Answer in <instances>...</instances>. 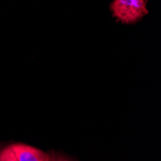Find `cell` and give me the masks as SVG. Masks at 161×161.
<instances>
[{
  "mask_svg": "<svg viewBox=\"0 0 161 161\" xmlns=\"http://www.w3.org/2000/svg\"><path fill=\"white\" fill-rule=\"evenodd\" d=\"M47 161H49V159H48V160H47Z\"/></svg>",
  "mask_w": 161,
  "mask_h": 161,
  "instance_id": "5",
  "label": "cell"
},
{
  "mask_svg": "<svg viewBox=\"0 0 161 161\" xmlns=\"http://www.w3.org/2000/svg\"><path fill=\"white\" fill-rule=\"evenodd\" d=\"M49 161H69V160H67V159H51V158H49Z\"/></svg>",
  "mask_w": 161,
  "mask_h": 161,
  "instance_id": "4",
  "label": "cell"
},
{
  "mask_svg": "<svg viewBox=\"0 0 161 161\" xmlns=\"http://www.w3.org/2000/svg\"><path fill=\"white\" fill-rule=\"evenodd\" d=\"M147 0H113L109 8L112 16L122 23L132 24L149 14Z\"/></svg>",
  "mask_w": 161,
  "mask_h": 161,
  "instance_id": "1",
  "label": "cell"
},
{
  "mask_svg": "<svg viewBox=\"0 0 161 161\" xmlns=\"http://www.w3.org/2000/svg\"><path fill=\"white\" fill-rule=\"evenodd\" d=\"M0 161H19L11 146L1 151V153H0Z\"/></svg>",
  "mask_w": 161,
  "mask_h": 161,
  "instance_id": "3",
  "label": "cell"
},
{
  "mask_svg": "<svg viewBox=\"0 0 161 161\" xmlns=\"http://www.w3.org/2000/svg\"><path fill=\"white\" fill-rule=\"evenodd\" d=\"M19 161H47L49 156L30 146L16 144L11 146Z\"/></svg>",
  "mask_w": 161,
  "mask_h": 161,
  "instance_id": "2",
  "label": "cell"
}]
</instances>
